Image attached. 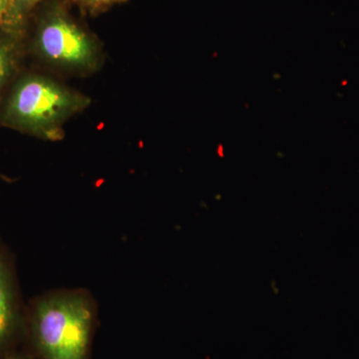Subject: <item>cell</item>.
Returning a JSON list of instances; mask_svg holds the SVG:
<instances>
[{
  "mask_svg": "<svg viewBox=\"0 0 359 359\" xmlns=\"http://www.w3.org/2000/svg\"><path fill=\"white\" fill-rule=\"evenodd\" d=\"M13 65V53L8 47L0 43V87L6 81Z\"/></svg>",
  "mask_w": 359,
  "mask_h": 359,
  "instance_id": "5",
  "label": "cell"
},
{
  "mask_svg": "<svg viewBox=\"0 0 359 359\" xmlns=\"http://www.w3.org/2000/svg\"><path fill=\"white\" fill-rule=\"evenodd\" d=\"M79 1L88 8L95 11V9H102L104 7L120 4V2L126 1V0H79Z\"/></svg>",
  "mask_w": 359,
  "mask_h": 359,
  "instance_id": "6",
  "label": "cell"
},
{
  "mask_svg": "<svg viewBox=\"0 0 359 359\" xmlns=\"http://www.w3.org/2000/svg\"><path fill=\"white\" fill-rule=\"evenodd\" d=\"M93 304L79 292H56L36 304L33 332L44 359H85Z\"/></svg>",
  "mask_w": 359,
  "mask_h": 359,
  "instance_id": "1",
  "label": "cell"
},
{
  "mask_svg": "<svg viewBox=\"0 0 359 359\" xmlns=\"http://www.w3.org/2000/svg\"><path fill=\"white\" fill-rule=\"evenodd\" d=\"M13 6V0H0V25L6 22L7 15L11 13Z\"/></svg>",
  "mask_w": 359,
  "mask_h": 359,
  "instance_id": "7",
  "label": "cell"
},
{
  "mask_svg": "<svg viewBox=\"0 0 359 359\" xmlns=\"http://www.w3.org/2000/svg\"><path fill=\"white\" fill-rule=\"evenodd\" d=\"M87 104L88 99L51 80L30 77L14 90L6 119L14 126L57 140L62 137L61 125Z\"/></svg>",
  "mask_w": 359,
  "mask_h": 359,
  "instance_id": "2",
  "label": "cell"
},
{
  "mask_svg": "<svg viewBox=\"0 0 359 359\" xmlns=\"http://www.w3.org/2000/svg\"><path fill=\"white\" fill-rule=\"evenodd\" d=\"M11 359H18V358H11Z\"/></svg>",
  "mask_w": 359,
  "mask_h": 359,
  "instance_id": "9",
  "label": "cell"
},
{
  "mask_svg": "<svg viewBox=\"0 0 359 359\" xmlns=\"http://www.w3.org/2000/svg\"><path fill=\"white\" fill-rule=\"evenodd\" d=\"M40 54L53 65L71 69H91L96 65L95 45L65 16L53 14L45 20L39 33Z\"/></svg>",
  "mask_w": 359,
  "mask_h": 359,
  "instance_id": "3",
  "label": "cell"
},
{
  "mask_svg": "<svg viewBox=\"0 0 359 359\" xmlns=\"http://www.w3.org/2000/svg\"><path fill=\"white\" fill-rule=\"evenodd\" d=\"M15 311L11 278L0 256V347L13 332Z\"/></svg>",
  "mask_w": 359,
  "mask_h": 359,
  "instance_id": "4",
  "label": "cell"
},
{
  "mask_svg": "<svg viewBox=\"0 0 359 359\" xmlns=\"http://www.w3.org/2000/svg\"><path fill=\"white\" fill-rule=\"evenodd\" d=\"M37 1H39V0H18L21 6H32L33 4H36Z\"/></svg>",
  "mask_w": 359,
  "mask_h": 359,
  "instance_id": "8",
  "label": "cell"
}]
</instances>
